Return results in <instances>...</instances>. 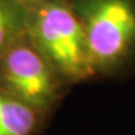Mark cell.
<instances>
[{
    "mask_svg": "<svg viewBox=\"0 0 135 135\" xmlns=\"http://www.w3.org/2000/svg\"><path fill=\"white\" fill-rule=\"evenodd\" d=\"M33 33L40 53L65 76L79 80L94 73L84 25L69 6L43 5L34 19Z\"/></svg>",
    "mask_w": 135,
    "mask_h": 135,
    "instance_id": "obj_1",
    "label": "cell"
},
{
    "mask_svg": "<svg viewBox=\"0 0 135 135\" xmlns=\"http://www.w3.org/2000/svg\"><path fill=\"white\" fill-rule=\"evenodd\" d=\"M83 25L94 68L111 65L134 43L135 9L129 0H91Z\"/></svg>",
    "mask_w": 135,
    "mask_h": 135,
    "instance_id": "obj_2",
    "label": "cell"
},
{
    "mask_svg": "<svg viewBox=\"0 0 135 135\" xmlns=\"http://www.w3.org/2000/svg\"><path fill=\"white\" fill-rule=\"evenodd\" d=\"M49 64L39 49L19 45L5 55L3 76L19 100L34 109H45L55 99V81Z\"/></svg>",
    "mask_w": 135,
    "mask_h": 135,
    "instance_id": "obj_3",
    "label": "cell"
},
{
    "mask_svg": "<svg viewBox=\"0 0 135 135\" xmlns=\"http://www.w3.org/2000/svg\"><path fill=\"white\" fill-rule=\"evenodd\" d=\"M36 123L34 108L19 99L0 95V135H29Z\"/></svg>",
    "mask_w": 135,
    "mask_h": 135,
    "instance_id": "obj_4",
    "label": "cell"
},
{
    "mask_svg": "<svg viewBox=\"0 0 135 135\" xmlns=\"http://www.w3.org/2000/svg\"><path fill=\"white\" fill-rule=\"evenodd\" d=\"M11 33V18L9 10L0 1V49L5 45Z\"/></svg>",
    "mask_w": 135,
    "mask_h": 135,
    "instance_id": "obj_5",
    "label": "cell"
}]
</instances>
